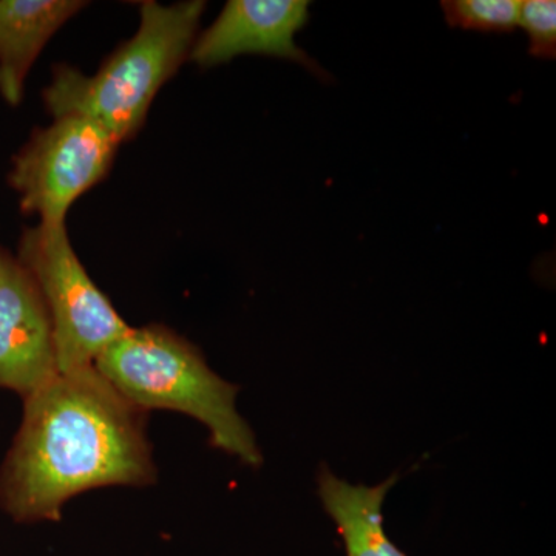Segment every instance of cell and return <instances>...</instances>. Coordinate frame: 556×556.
<instances>
[{
    "mask_svg": "<svg viewBox=\"0 0 556 556\" xmlns=\"http://www.w3.org/2000/svg\"><path fill=\"white\" fill-rule=\"evenodd\" d=\"M529 36V53L544 60L556 56V2L526 0L519 9V24Z\"/></svg>",
    "mask_w": 556,
    "mask_h": 556,
    "instance_id": "11",
    "label": "cell"
},
{
    "mask_svg": "<svg viewBox=\"0 0 556 556\" xmlns=\"http://www.w3.org/2000/svg\"><path fill=\"white\" fill-rule=\"evenodd\" d=\"M119 146L104 127L80 115L58 116L33 130L9 174L21 211L46 225H65L70 207L108 178Z\"/></svg>",
    "mask_w": 556,
    "mask_h": 556,
    "instance_id": "5",
    "label": "cell"
},
{
    "mask_svg": "<svg viewBox=\"0 0 556 556\" xmlns=\"http://www.w3.org/2000/svg\"><path fill=\"white\" fill-rule=\"evenodd\" d=\"M306 0H229L217 20L197 35L189 61L217 67L241 54H263L302 64L327 80L329 75L295 43L309 21Z\"/></svg>",
    "mask_w": 556,
    "mask_h": 556,
    "instance_id": "7",
    "label": "cell"
},
{
    "mask_svg": "<svg viewBox=\"0 0 556 556\" xmlns=\"http://www.w3.org/2000/svg\"><path fill=\"white\" fill-rule=\"evenodd\" d=\"M94 368L135 407L193 417L207 428L215 448L247 466H262L254 431L237 412L240 388L219 378L199 348L172 329L130 328L97 358Z\"/></svg>",
    "mask_w": 556,
    "mask_h": 556,
    "instance_id": "3",
    "label": "cell"
},
{
    "mask_svg": "<svg viewBox=\"0 0 556 556\" xmlns=\"http://www.w3.org/2000/svg\"><path fill=\"white\" fill-rule=\"evenodd\" d=\"M2 249H3V248H0V255H2Z\"/></svg>",
    "mask_w": 556,
    "mask_h": 556,
    "instance_id": "12",
    "label": "cell"
},
{
    "mask_svg": "<svg viewBox=\"0 0 556 556\" xmlns=\"http://www.w3.org/2000/svg\"><path fill=\"white\" fill-rule=\"evenodd\" d=\"M204 11L203 0L139 3L138 30L93 75L68 64L54 65L42 91L47 112L53 118L86 116L119 144L131 141L144 127L156 94L189 61Z\"/></svg>",
    "mask_w": 556,
    "mask_h": 556,
    "instance_id": "2",
    "label": "cell"
},
{
    "mask_svg": "<svg viewBox=\"0 0 556 556\" xmlns=\"http://www.w3.org/2000/svg\"><path fill=\"white\" fill-rule=\"evenodd\" d=\"M16 258L49 311L61 375L93 368L97 358L131 328L84 268L67 223L25 229Z\"/></svg>",
    "mask_w": 556,
    "mask_h": 556,
    "instance_id": "4",
    "label": "cell"
},
{
    "mask_svg": "<svg viewBox=\"0 0 556 556\" xmlns=\"http://www.w3.org/2000/svg\"><path fill=\"white\" fill-rule=\"evenodd\" d=\"M450 27L482 33H510L518 27V0H444L441 2Z\"/></svg>",
    "mask_w": 556,
    "mask_h": 556,
    "instance_id": "10",
    "label": "cell"
},
{
    "mask_svg": "<svg viewBox=\"0 0 556 556\" xmlns=\"http://www.w3.org/2000/svg\"><path fill=\"white\" fill-rule=\"evenodd\" d=\"M397 481L394 473L379 485H354L336 477L327 466L318 468V497L338 526L346 556H407L383 527V503Z\"/></svg>",
    "mask_w": 556,
    "mask_h": 556,
    "instance_id": "9",
    "label": "cell"
},
{
    "mask_svg": "<svg viewBox=\"0 0 556 556\" xmlns=\"http://www.w3.org/2000/svg\"><path fill=\"white\" fill-rule=\"evenodd\" d=\"M148 412L97 368L65 372L24 399V416L0 466V508L13 521H58L72 497L156 479Z\"/></svg>",
    "mask_w": 556,
    "mask_h": 556,
    "instance_id": "1",
    "label": "cell"
},
{
    "mask_svg": "<svg viewBox=\"0 0 556 556\" xmlns=\"http://www.w3.org/2000/svg\"><path fill=\"white\" fill-rule=\"evenodd\" d=\"M49 311L16 255H0V390L22 401L60 376Z\"/></svg>",
    "mask_w": 556,
    "mask_h": 556,
    "instance_id": "6",
    "label": "cell"
},
{
    "mask_svg": "<svg viewBox=\"0 0 556 556\" xmlns=\"http://www.w3.org/2000/svg\"><path fill=\"white\" fill-rule=\"evenodd\" d=\"M89 5L83 0H0V97L17 108L50 39Z\"/></svg>",
    "mask_w": 556,
    "mask_h": 556,
    "instance_id": "8",
    "label": "cell"
}]
</instances>
